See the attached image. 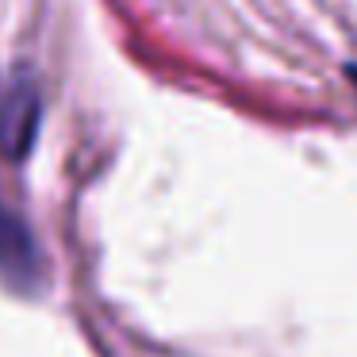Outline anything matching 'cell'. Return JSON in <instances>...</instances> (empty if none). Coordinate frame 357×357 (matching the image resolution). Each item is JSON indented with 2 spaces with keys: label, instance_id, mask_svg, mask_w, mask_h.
Instances as JSON below:
<instances>
[{
  "label": "cell",
  "instance_id": "6da1fadb",
  "mask_svg": "<svg viewBox=\"0 0 357 357\" xmlns=\"http://www.w3.org/2000/svg\"><path fill=\"white\" fill-rule=\"evenodd\" d=\"M39 89L31 81L16 77L4 93H0V150L20 162L27 158L35 135H39Z\"/></svg>",
  "mask_w": 357,
  "mask_h": 357
},
{
  "label": "cell",
  "instance_id": "7a4b0ae2",
  "mask_svg": "<svg viewBox=\"0 0 357 357\" xmlns=\"http://www.w3.org/2000/svg\"><path fill=\"white\" fill-rule=\"evenodd\" d=\"M35 269H39V250H35L31 231L20 223L8 204L0 200V273L16 288H31Z\"/></svg>",
  "mask_w": 357,
  "mask_h": 357
}]
</instances>
